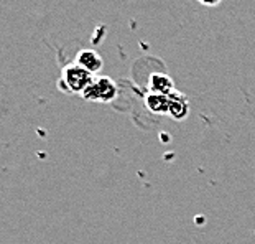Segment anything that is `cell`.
I'll return each mask as SVG.
<instances>
[{
  "label": "cell",
  "mask_w": 255,
  "mask_h": 244,
  "mask_svg": "<svg viewBox=\"0 0 255 244\" xmlns=\"http://www.w3.org/2000/svg\"><path fill=\"white\" fill-rule=\"evenodd\" d=\"M96 76L78 66L76 63L66 64L61 69V78L58 81V88L68 94H83L94 83Z\"/></svg>",
  "instance_id": "6da1fadb"
},
{
  "label": "cell",
  "mask_w": 255,
  "mask_h": 244,
  "mask_svg": "<svg viewBox=\"0 0 255 244\" xmlns=\"http://www.w3.org/2000/svg\"><path fill=\"white\" fill-rule=\"evenodd\" d=\"M84 101L89 102H112L116 101V97L119 96V86L116 84V81L111 79L109 76H97L88 89L83 94Z\"/></svg>",
  "instance_id": "7a4b0ae2"
},
{
  "label": "cell",
  "mask_w": 255,
  "mask_h": 244,
  "mask_svg": "<svg viewBox=\"0 0 255 244\" xmlns=\"http://www.w3.org/2000/svg\"><path fill=\"white\" fill-rule=\"evenodd\" d=\"M73 63H76L78 66H81L94 76L104 68V59H102V56L96 50H79L76 53Z\"/></svg>",
  "instance_id": "3957f363"
},
{
  "label": "cell",
  "mask_w": 255,
  "mask_h": 244,
  "mask_svg": "<svg viewBox=\"0 0 255 244\" xmlns=\"http://www.w3.org/2000/svg\"><path fill=\"white\" fill-rule=\"evenodd\" d=\"M175 83L165 73H151L148 78V93L171 96L175 93Z\"/></svg>",
  "instance_id": "277c9868"
},
{
  "label": "cell",
  "mask_w": 255,
  "mask_h": 244,
  "mask_svg": "<svg viewBox=\"0 0 255 244\" xmlns=\"http://www.w3.org/2000/svg\"><path fill=\"white\" fill-rule=\"evenodd\" d=\"M168 116L175 121H184L189 116V101L186 99V96L175 91L170 96V112Z\"/></svg>",
  "instance_id": "5b68a950"
},
{
  "label": "cell",
  "mask_w": 255,
  "mask_h": 244,
  "mask_svg": "<svg viewBox=\"0 0 255 244\" xmlns=\"http://www.w3.org/2000/svg\"><path fill=\"white\" fill-rule=\"evenodd\" d=\"M143 104H145V107L151 114H158V116H168V112H170V96L146 93L145 99H143Z\"/></svg>",
  "instance_id": "8992f818"
},
{
  "label": "cell",
  "mask_w": 255,
  "mask_h": 244,
  "mask_svg": "<svg viewBox=\"0 0 255 244\" xmlns=\"http://www.w3.org/2000/svg\"><path fill=\"white\" fill-rule=\"evenodd\" d=\"M201 5H204V7H218V5L222 2V0H196Z\"/></svg>",
  "instance_id": "52a82bcc"
}]
</instances>
